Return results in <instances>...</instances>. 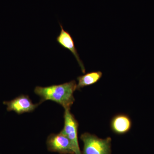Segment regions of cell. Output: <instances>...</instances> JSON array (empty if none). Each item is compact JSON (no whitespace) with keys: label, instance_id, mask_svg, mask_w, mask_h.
Wrapping results in <instances>:
<instances>
[{"label":"cell","instance_id":"1","mask_svg":"<svg viewBox=\"0 0 154 154\" xmlns=\"http://www.w3.org/2000/svg\"><path fill=\"white\" fill-rule=\"evenodd\" d=\"M77 85L75 80L59 85L48 87L36 86L34 93L41 98L39 103L47 100L53 101L61 105L65 109H70L75 99L74 93L77 90Z\"/></svg>","mask_w":154,"mask_h":154},{"label":"cell","instance_id":"2","mask_svg":"<svg viewBox=\"0 0 154 154\" xmlns=\"http://www.w3.org/2000/svg\"><path fill=\"white\" fill-rule=\"evenodd\" d=\"M84 143L82 154H111V138H100L88 132L81 134Z\"/></svg>","mask_w":154,"mask_h":154},{"label":"cell","instance_id":"3","mask_svg":"<svg viewBox=\"0 0 154 154\" xmlns=\"http://www.w3.org/2000/svg\"><path fill=\"white\" fill-rule=\"evenodd\" d=\"M70 109H65L64 113V127L61 131L70 141L75 154H82L80 149L78 140L79 123L74 116L71 113Z\"/></svg>","mask_w":154,"mask_h":154},{"label":"cell","instance_id":"4","mask_svg":"<svg viewBox=\"0 0 154 154\" xmlns=\"http://www.w3.org/2000/svg\"><path fill=\"white\" fill-rule=\"evenodd\" d=\"M46 144L49 151L60 154H75L70 141L61 131L58 134H50L47 138Z\"/></svg>","mask_w":154,"mask_h":154},{"label":"cell","instance_id":"5","mask_svg":"<svg viewBox=\"0 0 154 154\" xmlns=\"http://www.w3.org/2000/svg\"><path fill=\"white\" fill-rule=\"evenodd\" d=\"M7 105V110L13 111L18 114L30 113L34 111L40 103L34 104L27 95H21L10 101L3 102Z\"/></svg>","mask_w":154,"mask_h":154},{"label":"cell","instance_id":"6","mask_svg":"<svg viewBox=\"0 0 154 154\" xmlns=\"http://www.w3.org/2000/svg\"><path fill=\"white\" fill-rule=\"evenodd\" d=\"M59 25L60 26L61 30L59 35L57 37V42L61 47L65 49L69 50L72 54L81 67L82 72H83V73H85V69L82 61L80 59L79 55L75 46L74 41L72 37L69 32L64 30L62 25L60 23H59Z\"/></svg>","mask_w":154,"mask_h":154},{"label":"cell","instance_id":"7","mask_svg":"<svg viewBox=\"0 0 154 154\" xmlns=\"http://www.w3.org/2000/svg\"><path fill=\"white\" fill-rule=\"evenodd\" d=\"M110 126L111 130L115 134H126L131 129L132 121L129 116L124 113H119L111 119Z\"/></svg>","mask_w":154,"mask_h":154},{"label":"cell","instance_id":"8","mask_svg":"<svg viewBox=\"0 0 154 154\" xmlns=\"http://www.w3.org/2000/svg\"><path fill=\"white\" fill-rule=\"evenodd\" d=\"M102 73L100 71L92 72L85 75L80 76L77 78L78 84L77 90H80L82 88L88 86L92 85L98 82L101 79Z\"/></svg>","mask_w":154,"mask_h":154}]
</instances>
